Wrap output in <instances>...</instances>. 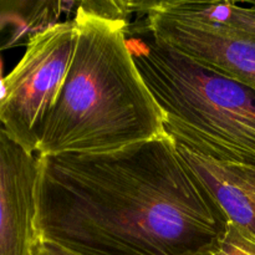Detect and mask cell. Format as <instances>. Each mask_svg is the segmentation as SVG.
Wrapping results in <instances>:
<instances>
[{"label": "cell", "instance_id": "obj_1", "mask_svg": "<svg viewBox=\"0 0 255 255\" xmlns=\"http://www.w3.org/2000/svg\"><path fill=\"white\" fill-rule=\"evenodd\" d=\"M37 159L36 242L77 255H189L228 223L168 134Z\"/></svg>", "mask_w": 255, "mask_h": 255}, {"label": "cell", "instance_id": "obj_2", "mask_svg": "<svg viewBox=\"0 0 255 255\" xmlns=\"http://www.w3.org/2000/svg\"><path fill=\"white\" fill-rule=\"evenodd\" d=\"M76 45L42 127L37 156L96 153L166 136L163 116L127 45L126 20L80 2Z\"/></svg>", "mask_w": 255, "mask_h": 255}, {"label": "cell", "instance_id": "obj_3", "mask_svg": "<svg viewBox=\"0 0 255 255\" xmlns=\"http://www.w3.org/2000/svg\"><path fill=\"white\" fill-rule=\"evenodd\" d=\"M127 45L179 147L255 167V90L161 45L146 30Z\"/></svg>", "mask_w": 255, "mask_h": 255}, {"label": "cell", "instance_id": "obj_4", "mask_svg": "<svg viewBox=\"0 0 255 255\" xmlns=\"http://www.w3.org/2000/svg\"><path fill=\"white\" fill-rule=\"evenodd\" d=\"M75 45L74 20L56 22L27 40L25 54L4 77L6 95L0 102V125L32 153L62 89Z\"/></svg>", "mask_w": 255, "mask_h": 255}, {"label": "cell", "instance_id": "obj_5", "mask_svg": "<svg viewBox=\"0 0 255 255\" xmlns=\"http://www.w3.org/2000/svg\"><path fill=\"white\" fill-rule=\"evenodd\" d=\"M146 30L157 42L212 71L255 90V39L217 31L189 20L166 14L153 1H141Z\"/></svg>", "mask_w": 255, "mask_h": 255}, {"label": "cell", "instance_id": "obj_6", "mask_svg": "<svg viewBox=\"0 0 255 255\" xmlns=\"http://www.w3.org/2000/svg\"><path fill=\"white\" fill-rule=\"evenodd\" d=\"M37 178V154L0 125V255H32Z\"/></svg>", "mask_w": 255, "mask_h": 255}, {"label": "cell", "instance_id": "obj_7", "mask_svg": "<svg viewBox=\"0 0 255 255\" xmlns=\"http://www.w3.org/2000/svg\"><path fill=\"white\" fill-rule=\"evenodd\" d=\"M178 149L228 221L255 236V167L214 161L179 146Z\"/></svg>", "mask_w": 255, "mask_h": 255}, {"label": "cell", "instance_id": "obj_8", "mask_svg": "<svg viewBox=\"0 0 255 255\" xmlns=\"http://www.w3.org/2000/svg\"><path fill=\"white\" fill-rule=\"evenodd\" d=\"M189 255H255V236L228 221L221 234Z\"/></svg>", "mask_w": 255, "mask_h": 255}, {"label": "cell", "instance_id": "obj_9", "mask_svg": "<svg viewBox=\"0 0 255 255\" xmlns=\"http://www.w3.org/2000/svg\"><path fill=\"white\" fill-rule=\"evenodd\" d=\"M32 255H77L49 242L37 241L32 249Z\"/></svg>", "mask_w": 255, "mask_h": 255}, {"label": "cell", "instance_id": "obj_10", "mask_svg": "<svg viewBox=\"0 0 255 255\" xmlns=\"http://www.w3.org/2000/svg\"><path fill=\"white\" fill-rule=\"evenodd\" d=\"M1 67H2V65H1V60H0V77H2V76H1Z\"/></svg>", "mask_w": 255, "mask_h": 255}]
</instances>
